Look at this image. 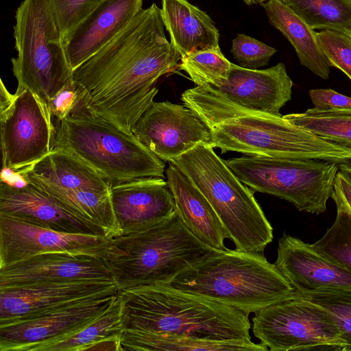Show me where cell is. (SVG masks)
I'll return each mask as SVG.
<instances>
[{"mask_svg":"<svg viewBox=\"0 0 351 351\" xmlns=\"http://www.w3.org/2000/svg\"><path fill=\"white\" fill-rule=\"evenodd\" d=\"M164 27L153 3L73 71L86 108L127 134L154 102L158 80L179 66Z\"/></svg>","mask_w":351,"mask_h":351,"instance_id":"obj_1","label":"cell"},{"mask_svg":"<svg viewBox=\"0 0 351 351\" xmlns=\"http://www.w3.org/2000/svg\"><path fill=\"white\" fill-rule=\"evenodd\" d=\"M184 105L206 125L209 145L223 153L247 156L351 161V148L322 138L276 115L243 107L211 85L196 86L181 95Z\"/></svg>","mask_w":351,"mask_h":351,"instance_id":"obj_2","label":"cell"},{"mask_svg":"<svg viewBox=\"0 0 351 351\" xmlns=\"http://www.w3.org/2000/svg\"><path fill=\"white\" fill-rule=\"evenodd\" d=\"M123 330L213 340H251L249 313L218 301L156 284L119 291Z\"/></svg>","mask_w":351,"mask_h":351,"instance_id":"obj_3","label":"cell"},{"mask_svg":"<svg viewBox=\"0 0 351 351\" xmlns=\"http://www.w3.org/2000/svg\"><path fill=\"white\" fill-rule=\"evenodd\" d=\"M243 312L256 313L294 292L274 263L262 253L214 250L166 284Z\"/></svg>","mask_w":351,"mask_h":351,"instance_id":"obj_4","label":"cell"},{"mask_svg":"<svg viewBox=\"0 0 351 351\" xmlns=\"http://www.w3.org/2000/svg\"><path fill=\"white\" fill-rule=\"evenodd\" d=\"M54 125L52 150L70 154L110 184L148 177L164 178V161L133 134L89 111L83 97L67 116L56 119Z\"/></svg>","mask_w":351,"mask_h":351,"instance_id":"obj_5","label":"cell"},{"mask_svg":"<svg viewBox=\"0 0 351 351\" xmlns=\"http://www.w3.org/2000/svg\"><path fill=\"white\" fill-rule=\"evenodd\" d=\"M214 250L195 237L176 212L147 230L110 239L104 260L121 291L166 284Z\"/></svg>","mask_w":351,"mask_h":351,"instance_id":"obj_6","label":"cell"},{"mask_svg":"<svg viewBox=\"0 0 351 351\" xmlns=\"http://www.w3.org/2000/svg\"><path fill=\"white\" fill-rule=\"evenodd\" d=\"M204 195L235 249L262 253L273 241V228L254 197L209 144L200 143L171 162Z\"/></svg>","mask_w":351,"mask_h":351,"instance_id":"obj_7","label":"cell"},{"mask_svg":"<svg viewBox=\"0 0 351 351\" xmlns=\"http://www.w3.org/2000/svg\"><path fill=\"white\" fill-rule=\"evenodd\" d=\"M15 20L17 56L11 62L16 89L30 90L49 107L56 95L73 81L49 0H23Z\"/></svg>","mask_w":351,"mask_h":351,"instance_id":"obj_8","label":"cell"},{"mask_svg":"<svg viewBox=\"0 0 351 351\" xmlns=\"http://www.w3.org/2000/svg\"><path fill=\"white\" fill-rule=\"evenodd\" d=\"M25 180L112 239L121 235L110 199V184L70 154L53 149L18 171Z\"/></svg>","mask_w":351,"mask_h":351,"instance_id":"obj_9","label":"cell"},{"mask_svg":"<svg viewBox=\"0 0 351 351\" xmlns=\"http://www.w3.org/2000/svg\"><path fill=\"white\" fill-rule=\"evenodd\" d=\"M255 191L289 202L300 211L317 215L326 210L338 164L314 159L243 156L225 160Z\"/></svg>","mask_w":351,"mask_h":351,"instance_id":"obj_10","label":"cell"},{"mask_svg":"<svg viewBox=\"0 0 351 351\" xmlns=\"http://www.w3.org/2000/svg\"><path fill=\"white\" fill-rule=\"evenodd\" d=\"M254 313L252 332L269 350H350L330 315L295 291Z\"/></svg>","mask_w":351,"mask_h":351,"instance_id":"obj_11","label":"cell"},{"mask_svg":"<svg viewBox=\"0 0 351 351\" xmlns=\"http://www.w3.org/2000/svg\"><path fill=\"white\" fill-rule=\"evenodd\" d=\"M0 111L2 168L14 171L38 162L52 150L55 125L49 106L27 89H16Z\"/></svg>","mask_w":351,"mask_h":351,"instance_id":"obj_12","label":"cell"},{"mask_svg":"<svg viewBox=\"0 0 351 351\" xmlns=\"http://www.w3.org/2000/svg\"><path fill=\"white\" fill-rule=\"evenodd\" d=\"M119 293L0 322V351H42L86 327L109 308Z\"/></svg>","mask_w":351,"mask_h":351,"instance_id":"obj_13","label":"cell"},{"mask_svg":"<svg viewBox=\"0 0 351 351\" xmlns=\"http://www.w3.org/2000/svg\"><path fill=\"white\" fill-rule=\"evenodd\" d=\"M132 132L158 157L169 162L210 141L209 130L190 108L168 101H154Z\"/></svg>","mask_w":351,"mask_h":351,"instance_id":"obj_14","label":"cell"},{"mask_svg":"<svg viewBox=\"0 0 351 351\" xmlns=\"http://www.w3.org/2000/svg\"><path fill=\"white\" fill-rule=\"evenodd\" d=\"M110 239L61 232L0 215V268L49 252L104 258Z\"/></svg>","mask_w":351,"mask_h":351,"instance_id":"obj_15","label":"cell"},{"mask_svg":"<svg viewBox=\"0 0 351 351\" xmlns=\"http://www.w3.org/2000/svg\"><path fill=\"white\" fill-rule=\"evenodd\" d=\"M119 293L114 282L107 280L45 281L0 288V322Z\"/></svg>","mask_w":351,"mask_h":351,"instance_id":"obj_16","label":"cell"},{"mask_svg":"<svg viewBox=\"0 0 351 351\" xmlns=\"http://www.w3.org/2000/svg\"><path fill=\"white\" fill-rule=\"evenodd\" d=\"M110 199L121 235L147 230L176 212L173 194L162 178L148 177L110 184Z\"/></svg>","mask_w":351,"mask_h":351,"instance_id":"obj_17","label":"cell"},{"mask_svg":"<svg viewBox=\"0 0 351 351\" xmlns=\"http://www.w3.org/2000/svg\"><path fill=\"white\" fill-rule=\"evenodd\" d=\"M275 266L299 293L351 288V272L332 262L312 244L284 234L278 240Z\"/></svg>","mask_w":351,"mask_h":351,"instance_id":"obj_18","label":"cell"},{"mask_svg":"<svg viewBox=\"0 0 351 351\" xmlns=\"http://www.w3.org/2000/svg\"><path fill=\"white\" fill-rule=\"evenodd\" d=\"M0 215L61 232L106 236L102 229L65 209L29 182L15 187L1 181Z\"/></svg>","mask_w":351,"mask_h":351,"instance_id":"obj_19","label":"cell"},{"mask_svg":"<svg viewBox=\"0 0 351 351\" xmlns=\"http://www.w3.org/2000/svg\"><path fill=\"white\" fill-rule=\"evenodd\" d=\"M79 279L113 280L103 258L65 252L40 254L0 268V288Z\"/></svg>","mask_w":351,"mask_h":351,"instance_id":"obj_20","label":"cell"},{"mask_svg":"<svg viewBox=\"0 0 351 351\" xmlns=\"http://www.w3.org/2000/svg\"><path fill=\"white\" fill-rule=\"evenodd\" d=\"M143 0H104L62 38L73 70L121 32L141 10Z\"/></svg>","mask_w":351,"mask_h":351,"instance_id":"obj_21","label":"cell"},{"mask_svg":"<svg viewBox=\"0 0 351 351\" xmlns=\"http://www.w3.org/2000/svg\"><path fill=\"white\" fill-rule=\"evenodd\" d=\"M293 81L282 62L266 69H250L233 64L228 80L217 88L243 107L280 115L291 99Z\"/></svg>","mask_w":351,"mask_h":351,"instance_id":"obj_22","label":"cell"},{"mask_svg":"<svg viewBox=\"0 0 351 351\" xmlns=\"http://www.w3.org/2000/svg\"><path fill=\"white\" fill-rule=\"evenodd\" d=\"M166 174L176 213L183 224L208 246L217 250H227L226 230L204 195L173 163L170 162Z\"/></svg>","mask_w":351,"mask_h":351,"instance_id":"obj_23","label":"cell"},{"mask_svg":"<svg viewBox=\"0 0 351 351\" xmlns=\"http://www.w3.org/2000/svg\"><path fill=\"white\" fill-rule=\"evenodd\" d=\"M161 14L170 43L181 57L219 47V32L213 20L186 0H162Z\"/></svg>","mask_w":351,"mask_h":351,"instance_id":"obj_24","label":"cell"},{"mask_svg":"<svg viewBox=\"0 0 351 351\" xmlns=\"http://www.w3.org/2000/svg\"><path fill=\"white\" fill-rule=\"evenodd\" d=\"M261 4L270 23L293 45L300 64L328 80L330 65L318 43L316 32L280 0H269Z\"/></svg>","mask_w":351,"mask_h":351,"instance_id":"obj_25","label":"cell"},{"mask_svg":"<svg viewBox=\"0 0 351 351\" xmlns=\"http://www.w3.org/2000/svg\"><path fill=\"white\" fill-rule=\"evenodd\" d=\"M122 350L167 351H266L263 343L252 340H213L140 330H123L121 335Z\"/></svg>","mask_w":351,"mask_h":351,"instance_id":"obj_26","label":"cell"},{"mask_svg":"<svg viewBox=\"0 0 351 351\" xmlns=\"http://www.w3.org/2000/svg\"><path fill=\"white\" fill-rule=\"evenodd\" d=\"M122 330V306L119 293L109 308L86 327L45 347L42 351L92 350L103 341L121 339Z\"/></svg>","mask_w":351,"mask_h":351,"instance_id":"obj_27","label":"cell"},{"mask_svg":"<svg viewBox=\"0 0 351 351\" xmlns=\"http://www.w3.org/2000/svg\"><path fill=\"white\" fill-rule=\"evenodd\" d=\"M313 29L351 36V0H280Z\"/></svg>","mask_w":351,"mask_h":351,"instance_id":"obj_28","label":"cell"},{"mask_svg":"<svg viewBox=\"0 0 351 351\" xmlns=\"http://www.w3.org/2000/svg\"><path fill=\"white\" fill-rule=\"evenodd\" d=\"M315 135L351 148V108H317L283 116Z\"/></svg>","mask_w":351,"mask_h":351,"instance_id":"obj_29","label":"cell"},{"mask_svg":"<svg viewBox=\"0 0 351 351\" xmlns=\"http://www.w3.org/2000/svg\"><path fill=\"white\" fill-rule=\"evenodd\" d=\"M232 65L217 47L194 51L182 56L179 67L197 86L219 88L228 80Z\"/></svg>","mask_w":351,"mask_h":351,"instance_id":"obj_30","label":"cell"},{"mask_svg":"<svg viewBox=\"0 0 351 351\" xmlns=\"http://www.w3.org/2000/svg\"><path fill=\"white\" fill-rule=\"evenodd\" d=\"M332 226L313 246L335 264L351 272V213L340 204Z\"/></svg>","mask_w":351,"mask_h":351,"instance_id":"obj_31","label":"cell"},{"mask_svg":"<svg viewBox=\"0 0 351 351\" xmlns=\"http://www.w3.org/2000/svg\"><path fill=\"white\" fill-rule=\"evenodd\" d=\"M295 293L330 315L351 350V288H330Z\"/></svg>","mask_w":351,"mask_h":351,"instance_id":"obj_32","label":"cell"},{"mask_svg":"<svg viewBox=\"0 0 351 351\" xmlns=\"http://www.w3.org/2000/svg\"><path fill=\"white\" fill-rule=\"evenodd\" d=\"M316 36L330 66L341 70L351 81V36L333 30L316 32Z\"/></svg>","mask_w":351,"mask_h":351,"instance_id":"obj_33","label":"cell"},{"mask_svg":"<svg viewBox=\"0 0 351 351\" xmlns=\"http://www.w3.org/2000/svg\"><path fill=\"white\" fill-rule=\"evenodd\" d=\"M276 49L244 34L232 40L231 53L239 66L257 69L266 65Z\"/></svg>","mask_w":351,"mask_h":351,"instance_id":"obj_34","label":"cell"},{"mask_svg":"<svg viewBox=\"0 0 351 351\" xmlns=\"http://www.w3.org/2000/svg\"><path fill=\"white\" fill-rule=\"evenodd\" d=\"M104 0H49L63 36Z\"/></svg>","mask_w":351,"mask_h":351,"instance_id":"obj_35","label":"cell"},{"mask_svg":"<svg viewBox=\"0 0 351 351\" xmlns=\"http://www.w3.org/2000/svg\"><path fill=\"white\" fill-rule=\"evenodd\" d=\"M82 90L80 85L73 81L71 84L60 91L49 104L52 116L61 119L67 116L82 98Z\"/></svg>","mask_w":351,"mask_h":351,"instance_id":"obj_36","label":"cell"},{"mask_svg":"<svg viewBox=\"0 0 351 351\" xmlns=\"http://www.w3.org/2000/svg\"><path fill=\"white\" fill-rule=\"evenodd\" d=\"M309 95L315 108H351V97L330 88L311 89Z\"/></svg>","mask_w":351,"mask_h":351,"instance_id":"obj_37","label":"cell"},{"mask_svg":"<svg viewBox=\"0 0 351 351\" xmlns=\"http://www.w3.org/2000/svg\"><path fill=\"white\" fill-rule=\"evenodd\" d=\"M0 111L3 110L6 108H8L11 103L12 102L14 95H12L5 86L2 80H1V85H0Z\"/></svg>","mask_w":351,"mask_h":351,"instance_id":"obj_38","label":"cell"},{"mask_svg":"<svg viewBox=\"0 0 351 351\" xmlns=\"http://www.w3.org/2000/svg\"><path fill=\"white\" fill-rule=\"evenodd\" d=\"M243 1L247 5H253V4H257V3H263L269 0H243Z\"/></svg>","mask_w":351,"mask_h":351,"instance_id":"obj_39","label":"cell"}]
</instances>
